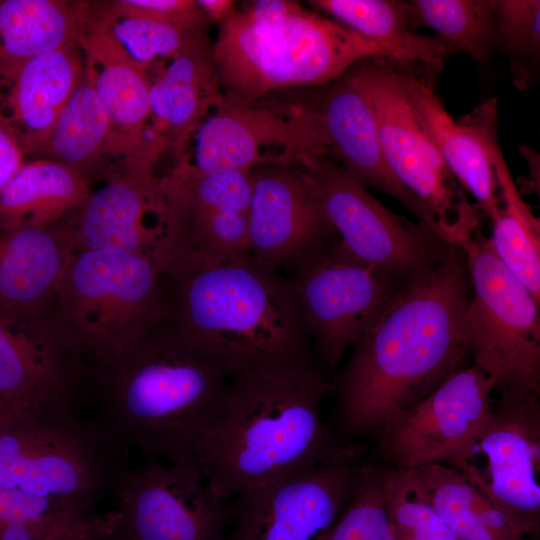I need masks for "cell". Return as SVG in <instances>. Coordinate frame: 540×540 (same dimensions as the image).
Returning <instances> with one entry per match:
<instances>
[{"label": "cell", "instance_id": "obj_31", "mask_svg": "<svg viewBox=\"0 0 540 540\" xmlns=\"http://www.w3.org/2000/svg\"><path fill=\"white\" fill-rule=\"evenodd\" d=\"M38 155L74 167L87 176L104 157H119L110 117L87 70Z\"/></svg>", "mask_w": 540, "mask_h": 540}, {"label": "cell", "instance_id": "obj_36", "mask_svg": "<svg viewBox=\"0 0 540 540\" xmlns=\"http://www.w3.org/2000/svg\"><path fill=\"white\" fill-rule=\"evenodd\" d=\"M383 493L396 540H459L408 470L384 465Z\"/></svg>", "mask_w": 540, "mask_h": 540}, {"label": "cell", "instance_id": "obj_27", "mask_svg": "<svg viewBox=\"0 0 540 540\" xmlns=\"http://www.w3.org/2000/svg\"><path fill=\"white\" fill-rule=\"evenodd\" d=\"M94 6L95 2L88 1L0 0V73L3 81L38 55L81 47Z\"/></svg>", "mask_w": 540, "mask_h": 540}, {"label": "cell", "instance_id": "obj_23", "mask_svg": "<svg viewBox=\"0 0 540 540\" xmlns=\"http://www.w3.org/2000/svg\"><path fill=\"white\" fill-rule=\"evenodd\" d=\"M43 319L0 314V405L8 412L72 404L69 374Z\"/></svg>", "mask_w": 540, "mask_h": 540}, {"label": "cell", "instance_id": "obj_20", "mask_svg": "<svg viewBox=\"0 0 540 540\" xmlns=\"http://www.w3.org/2000/svg\"><path fill=\"white\" fill-rule=\"evenodd\" d=\"M314 106L323 120L334 158L342 168L365 187L371 186L398 201L440 238L428 212L390 170L372 105L353 68L324 85Z\"/></svg>", "mask_w": 540, "mask_h": 540}, {"label": "cell", "instance_id": "obj_6", "mask_svg": "<svg viewBox=\"0 0 540 540\" xmlns=\"http://www.w3.org/2000/svg\"><path fill=\"white\" fill-rule=\"evenodd\" d=\"M128 448L72 405L0 416V488L92 510L127 467Z\"/></svg>", "mask_w": 540, "mask_h": 540}, {"label": "cell", "instance_id": "obj_19", "mask_svg": "<svg viewBox=\"0 0 540 540\" xmlns=\"http://www.w3.org/2000/svg\"><path fill=\"white\" fill-rule=\"evenodd\" d=\"M403 90L446 167L483 214L492 219L500 205L494 167L498 141L497 98L481 103L458 121L425 78L398 69Z\"/></svg>", "mask_w": 540, "mask_h": 540}, {"label": "cell", "instance_id": "obj_9", "mask_svg": "<svg viewBox=\"0 0 540 540\" xmlns=\"http://www.w3.org/2000/svg\"><path fill=\"white\" fill-rule=\"evenodd\" d=\"M192 137L193 157L177 158L172 173L200 176L251 171L262 165H300L315 157L334 158L323 120L314 105L240 103L228 99Z\"/></svg>", "mask_w": 540, "mask_h": 540}, {"label": "cell", "instance_id": "obj_44", "mask_svg": "<svg viewBox=\"0 0 540 540\" xmlns=\"http://www.w3.org/2000/svg\"><path fill=\"white\" fill-rule=\"evenodd\" d=\"M1 415H2V414H0V416H1Z\"/></svg>", "mask_w": 540, "mask_h": 540}, {"label": "cell", "instance_id": "obj_22", "mask_svg": "<svg viewBox=\"0 0 540 540\" xmlns=\"http://www.w3.org/2000/svg\"><path fill=\"white\" fill-rule=\"evenodd\" d=\"M86 70L80 46L53 50L24 63L0 85V120L25 154H39Z\"/></svg>", "mask_w": 540, "mask_h": 540}, {"label": "cell", "instance_id": "obj_15", "mask_svg": "<svg viewBox=\"0 0 540 540\" xmlns=\"http://www.w3.org/2000/svg\"><path fill=\"white\" fill-rule=\"evenodd\" d=\"M111 495L118 510L107 540H226L229 501L214 497L191 463L149 459L124 471Z\"/></svg>", "mask_w": 540, "mask_h": 540}, {"label": "cell", "instance_id": "obj_8", "mask_svg": "<svg viewBox=\"0 0 540 540\" xmlns=\"http://www.w3.org/2000/svg\"><path fill=\"white\" fill-rule=\"evenodd\" d=\"M378 125L385 160L398 181L421 203L442 240L459 244L482 216L446 167L418 120L387 59L366 58L352 66Z\"/></svg>", "mask_w": 540, "mask_h": 540}, {"label": "cell", "instance_id": "obj_28", "mask_svg": "<svg viewBox=\"0 0 540 540\" xmlns=\"http://www.w3.org/2000/svg\"><path fill=\"white\" fill-rule=\"evenodd\" d=\"M285 40L292 86H324L363 59L385 58L373 42L296 1H290Z\"/></svg>", "mask_w": 540, "mask_h": 540}, {"label": "cell", "instance_id": "obj_39", "mask_svg": "<svg viewBox=\"0 0 540 540\" xmlns=\"http://www.w3.org/2000/svg\"><path fill=\"white\" fill-rule=\"evenodd\" d=\"M70 508L88 510L65 500L0 488V528L8 524L42 519Z\"/></svg>", "mask_w": 540, "mask_h": 540}, {"label": "cell", "instance_id": "obj_10", "mask_svg": "<svg viewBox=\"0 0 540 540\" xmlns=\"http://www.w3.org/2000/svg\"><path fill=\"white\" fill-rule=\"evenodd\" d=\"M290 279L316 360L330 378L404 281L357 258L339 237L306 258Z\"/></svg>", "mask_w": 540, "mask_h": 540}, {"label": "cell", "instance_id": "obj_24", "mask_svg": "<svg viewBox=\"0 0 540 540\" xmlns=\"http://www.w3.org/2000/svg\"><path fill=\"white\" fill-rule=\"evenodd\" d=\"M73 251L62 228L0 231V314L43 318Z\"/></svg>", "mask_w": 540, "mask_h": 540}, {"label": "cell", "instance_id": "obj_1", "mask_svg": "<svg viewBox=\"0 0 540 540\" xmlns=\"http://www.w3.org/2000/svg\"><path fill=\"white\" fill-rule=\"evenodd\" d=\"M470 294L458 244L401 283L332 382V428L341 440L378 436L393 416L469 364L464 316Z\"/></svg>", "mask_w": 540, "mask_h": 540}, {"label": "cell", "instance_id": "obj_25", "mask_svg": "<svg viewBox=\"0 0 540 540\" xmlns=\"http://www.w3.org/2000/svg\"><path fill=\"white\" fill-rule=\"evenodd\" d=\"M322 12L373 42L397 69L425 78L436 86L447 60L457 53L437 35L417 33L407 1L312 0Z\"/></svg>", "mask_w": 540, "mask_h": 540}, {"label": "cell", "instance_id": "obj_16", "mask_svg": "<svg viewBox=\"0 0 540 540\" xmlns=\"http://www.w3.org/2000/svg\"><path fill=\"white\" fill-rule=\"evenodd\" d=\"M493 381L473 363L457 370L425 398L388 420L377 436L391 467L432 463L454 467L488 420Z\"/></svg>", "mask_w": 540, "mask_h": 540}, {"label": "cell", "instance_id": "obj_4", "mask_svg": "<svg viewBox=\"0 0 540 540\" xmlns=\"http://www.w3.org/2000/svg\"><path fill=\"white\" fill-rule=\"evenodd\" d=\"M89 417L149 459L187 463L230 371L191 346L167 319L94 373Z\"/></svg>", "mask_w": 540, "mask_h": 540}, {"label": "cell", "instance_id": "obj_3", "mask_svg": "<svg viewBox=\"0 0 540 540\" xmlns=\"http://www.w3.org/2000/svg\"><path fill=\"white\" fill-rule=\"evenodd\" d=\"M162 269L176 329L232 375L274 362L316 358L290 278L249 256L212 257L183 244Z\"/></svg>", "mask_w": 540, "mask_h": 540}, {"label": "cell", "instance_id": "obj_30", "mask_svg": "<svg viewBox=\"0 0 540 540\" xmlns=\"http://www.w3.org/2000/svg\"><path fill=\"white\" fill-rule=\"evenodd\" d=\"M406 470L459 540H522L512 522L454 468L432 463Z\"/></svg>", "mask_w": 540, "mask_h": 540}, {"label": "cell", "instance_id": "obj_2", "mask_svg": "<svg viewBox=\"0 0 540 540\" xmlns=\"http://www.w3.org/2000/svg\"><path fill=\"white\" fill-rule=\"evenodd\" d=\"M333 380L315 357L254 367L232 375L189 461L221 501L344 455L322 417Z\"/></svg>", "mask_w": 540, "mask_h": 540}, {"label": "cell", "instance_id": "obj_5", "mask_svg": "<svg viewBox=\"0 0 540 540\" xmlns=\"http://www.w3.org/2000/svg\"><path fill=\"white\" fill-rule=\"evenodd\" d=\"M46 312L50 333L75 380L84 362L95 373L170 319L172 302L165 273L153 260L73 251Z\"/></svg>", "mask_w": 540, "mask_h": 540}, {"label": "cell", "instance_id": "obj_12", "mask_svg": "<svg viewBox=\"0 0 540 540\" xmlns=\"http://www.w3.org/2000/svg\"><path fill=\"white\" fill-rule=\"evenodd\" d=\"M540 394H500L454 469L523 534L540 527Z\"/></svg>", "mask_w": 540, "mask_h": 540}, {"label": "cell", "instance_id": "obj_7", "mask_svg": "<svg viewBox=\"0 0 540 540\" xmlns=\"http://www.w3.org/2000/svg\"><path fill=\"white\" fill-rule=\"evenodd\" d=\"M458 245L471 288L464 316L471 363L499 394H540V302L500 261L480 227Z\"/></svg>", "mask_w": 540, "mask_h": 540}, {"label": "cell", "instance_id": "obj_41", "mask_svg": "<svg viewBox=\"0 0 540 540\" xmlns=\"http://www.w3.org/2000/svg\"><path fill=\"white\" fill-rule=\"evenodd\" d=\"M208 21L221 24L235 12V1L232 0H196Z\"/></svg>", "mask_w": 540, "mask_h": 540}, {"label": "cell", "instance_id": "obj_33", "mask_svg": "<svg viewBox=\"0 0 540 540\" xmlns=\"http://www.w3.org/2000/svg\"><path fill=\"white\" fill-rule=\"evenodd\" d=\"M412 26L427 27L478 64L496 51L493 0L407 1Z\"/></svg>", "mask_w": 540, "mask_h": 540}, {"label": "cell", "instance_id": "obj_17", "mask_svg": "<svg viewBox=\"0 0 540 540\" xmlns=\"http://www.w3.org/2000/svg\"><path fill=\"white\" fill-rule=\"evenodd\" d=\"M249 257L281 274L338 238L317 187L299 165H262L250 171Z\"/></svg>", "mask_w": 540, "mask_h": 540}, {"label": "cell", "instance_id": "obj_38", "mask_svg": "<svg viewBox=\"0 0 540 540\" xmlns=\"http://www.w3.org/2000/svg\"><path fill=\"white\" fill-rule=\"evenodd\" d=\"M104 17L136 15L183 30L206 29V18L195 0H117L98 2Z\"/></svg>", "mask_w": 540, "mask_h": 540}, {"label": "cell", "instance_id": "obj_13", "mask_svg": "<svg viewBox=\"0 0 540 540\" xmlns=\"http://www.w3.org/2000/svg\"><path fill=\"white\" fill-rule=\"evenodd\" d=\"M299 166L314 181L340 240L360 260L406 280L444 255L450 243L422 223L389 210L336 159L315 157Z\"/></svg>", "mask_w": 540, "mask_h": 540}, {"label": "cell", "instance_id": "obj_35", "mask_svg": "<svg viewBox=\"0 0 540 540\" xmlns=\"http://www.w3.org/2000/svg\"><path fill=\"white\" fill-rule=\"evenodd\" d=\"M384 466L364 462L356 489L320 540H396L383 493Z\"/></svg>", "mask_w": 540, "mask_h": 540}, {"label": "cell", "instance_id": "obj_14", "mask_svg": "<svg viewBox=\"0 0 540 540\" xmlns=\"http://www.w3.org/2000/svg\"><path fill=\"white\" fill-rule=\"evenodd\" d=\"M361 451L299 470L243 491L228 502L226 540H320L351 499Z\"/></svg>", "mask_w": 540, "mask_h": 540}, {"label": "cell", "instance_id": "obj_18", "mask_svg": "<svg viewBox=\"0 0 540 540\" xmlns=\"http://www.w3.org/2000/svg\"><path fill=\"white\" fill-rule=\"evenodd\" d=\"M81 48L86 70L110 117L123 166L152 171L170 146L151 126V81L146 69L117 41L97 2Z\"/></svg>", "mask_w": 540, "mask_h": 540}, {"label": "cell", "instance_id": "obj_40", "mask_svg": "<svg viewBox=\"0 0 540 540\" xmlns=\"http://www.w3.org/2000/svg\"><path fill=\"white\" fill-rule=\"evenodd\" d=\"M25 156L18 138L0 120V191L26 162Z\"/></svg>", "mask_w": 540, "mask_h": 540}, {"label": "cell", "instance_id": "obj_32", "mask_svg": "<svg viewBox=\"0 0 540 540\" xmlns=\"http://www.w3.org/2000/svg\"><path fill=\"white\" fill-rule=\"evenodd\" d=\"M500 205L490 246L500 261L540 302V221L516 187L500 146L494 152Z\"/></svg>", "mask_w": 540, "mask_h": 540}, {"label": "cell", "instance_id": "obj_21", "mask_svg": "<svg viewBox=\"0 0 540 540\" xmlns=\"http://www.w3.org/2000/svg\"><path fill=\"white\" fill-rule=\"evenodd\" d=\"M227 100L206 29L190 30L177 55L151 81V126L178 158L199 126Z\"/></svg>", "mask_w": 540, "mask_h": 540}, {"label": "cell", "instance_id": "obj_43", "mask_svg": "<svg viewBox=\"0 0 540 540\" xmlns=\"http://www.w3.org/2000/svg\"><path fill=\"white\" fill-rule=\"evenodd\" d=\"M3 79H2V76H1V73H0V85L2 83Z\"/></svg>", "mask_w": 540, "mask_h": 540}, {"label": "cell", "instance_id": "obj_26", "mask_svg": "<svg viewBox=\"0 0 540 540\" xmlns=\"http://www.w3.org/2000/svg\"><path fill=\"white\" fill-rule=\"evenodd\" d=\"M213 53L221 89L231 101L257 102L273 90L292 86L285 30L260 31L246 11H236L220 24Z\"/></svg>", "mask_w": 540, "mask_h": 540}, {"label": "cell", "instance_id": "obj_11", "mask_svg": "<svg viewBox=\"0 0 540 540\" xmlns=\"http://www.w3.org/2000/svg\"><path fill=\"white\" fill-rule=\"evenodd\" d=\"M62 227L74 251L146 257L163 267L183 240L184 210L169 180L123 167L92 191Z\"/></svg>", "mask_w": 540, "mask_h": 540}, {"label": "cell", "instance_id": "obj_34", "mask_svg": "<svg viewBox=\"0 0 540 540\" xmlns=\"http://www.w3.org/2000/svg\"><path fill=\"white\" fill-rule=\"evenodd\" d=\"M496 51L508 60L520 91L531 89L540 71V1L493 0Z\"/></svg>", "mask_w": 540, "mask_h": 540}, {"label": "cell", "instance_id": "obj_29", "mask_svg": "<svg viewBox=\"0 0 540 540\" xmlns=\"http://www.w3.org/2000/svg\"><path fill=\"white\" fill-rule=\"evenodd\" d=\"M91 192L90 178L74 167L48 158L25 162L0 191V231L49 228Z\"/></svg>", "mask_w": 540, "mask_h": 540}, {"label": "cell", "instance_id": "obj_42", "mask_svg": "<svg viewBox=\"0 0 540 540\" xmlns=\"http://www.w3.org/2000/svg\"><path fill=\"white\" fill-rule=\"evenodd\" d=\"M8 413L1 405H0V414Z\"/></svg>", "mask_w": 540, "mask_h": 540}, {"label": "cell", "instance_id": "obj_37", "mask_svg": "<svg viewBox=\"0 0 540 540\" xmlns=\"http://www.w3.org/2000/svg\"><path fill=\"white\" fill-rule=\"evenodd\" d=\"M102 17L130 58L144 69L176 56L190 31L136 15Z\"/></svg>", "mask_w": 540, "mask_h": 540}]
</instances>
